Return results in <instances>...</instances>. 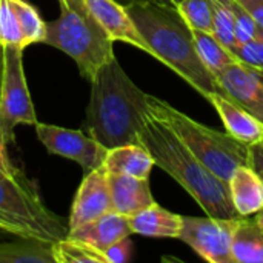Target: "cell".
<instances>
[{"mask_svg":"<svg viewBox=\"0 0 263 263\" xmlns=\"http://www.w3.org/2000/svg\"><path fill=\"white\" fill-rule=\"evenodd\" d=\"M91 82L85 128L106 149L139 143V133L149 116L148 94L123 71L116 55L103 63Z\"/></svg>","mask_w":263,"mask_h":263,"instance_id":"1","label":"cell"},{"mask_svg":"<svg viewBox=\"0 0 263 263\" xmlns=\"http://www.w3.org/2000/svg\"><path fill=\"white\" fill-rule=\"evenodd\" d=\"M139 143L153 156L156 166L186 190L206 216L240 217L233 206L228 183L213 174L163 122L149 114L139 133Z\"/></svg>","mask_w":263,"mask_h":263,"instance_id":"2","label":"cell"},{"mask_svg":"<svg viewBox=\"0 0 263 263\" xmlns=\"http://www.w3.org/2000/svg\"><path fill=\"white\" fill-rule=\"evenodd\" d=\"M125 6L154 59L173 69L205 99L219 92L216 79L197 55L193 29L174 5L129 3Z\"/></svg>","mask_w":263,"mask_h":263,"instance_id":"3","label":"cell"},{"mask_svg":"<svg viewBox=\"0 0 263 263\" xmlns=\"http://www.w3.org/2000/svg\"><path fill=\"white\" fill-rule=\"evenodd\" d=\"M148 111L163 122L186 148L219 179L230 182L240 165H250L248 145L230 136L227 131L208 128L183 114L168 102L148 94Z\"/></svg>","mask_w":263,"mask_h":263,"instance_id":"4","label":"cell"},{"mask_svg":"<svg viewBox=\"0 0 263 263\" xmlns=\"http://www.w3.org/2000/svg\"><path fill=\"white\" fill-rule=\"evenodd\" d=\"M0 231L20 239L55 243L68 236V222L43 203L39 188L22 171H0Z\"/></svg>","mask_w":263,"mask_h":263,"instance_id":"5","label":"cell"},{"mask_svg":"<svg viewBox=\"0 0 263 263\" xmlns=\"http://www.w3.org/2000/svg\"><path fill=\"white\" fill-rule=\"evenodd\" d=\"M60 15L46 23L43 43L69 55L82 77L91 80L99 68L114 57L112 40L105 34L85 0H59Z\"/></svg>","mask_w":263,"mask_h":263,"instance_id":"6","label":"cell"},{"mask_svg":"<svg viewBox=\"0 0 263 263\" xmlns=\"http://www.w3.org/2000/svg\"><path fill=\"white\" fill-rule=\"evenodd\" d=\"M22 46H3V63L0 79V125L6 142L14 139V128L20 123L37 125V116L28 91L23 69Z\"/></svg>","mask_w":263,"mask_h":263,"instance_id":"7","label":"cell"},{"mask_svg":"<svg viewBox=\"0 0 263 263\" xmlns=\"http://www.w3.org/2000/svg\"><path fill=\"white\" fill-rule=\"evenodd\" d=\"M239 219L182 216V231L179 239L206 262L234 263L231 245Z\"/></svg>","mask_w":263,"mask_h":263,"instance_id":"8","label":"cell"},{"mask_svg":"<svg viewBox=\"0 0 263 263\" xmlns=\"http://www.w3.org/2000/svg\"><path fill=\"white\" fill-rule=\"evenodd\" d=\"M35 134L51 154L77 162L82 166L83 174L100 168L108 153L105 146L82 131L37 122Z\"/></svg>","mask_w":263,"mask_h":263,"instance_id":"9","label":"cell"},{"mask_svg":"<svg viewBox=\"0 0 263 263\" xmlns=\"http://www.w3.org/2000/svg\"><path fill=\"white\" fill-rule=\"evenodd\" d=\"M83 176L85 177L77 190L71 206L68 231H72L80 225L112 211L108 171L105 170V166L102 165L100 168Z\"/></svg>","mask_w":263,"mask_h":263,"instance_id":"10","label":"cell"},{"mask_svg":"<svg viewBox=\"0 0 263 263\" xmlns=\"http://www.w3.org/2000/svg\"><path fill=\"white\" fill-rule=\"evenodd\" d=\"M219 92L263 122V76L236 62L216 77Z\"/></svg>","mask_w":263,"mask_h":263,"instance_id":"11","label":"cell"},{"mask_svg":"<svg viewBox=\"0 0 263 263\" xmlns=\"http://www.w3.org/2000/svg\"><path fill=\"white\" fill-rule=\"evenodd\" d=\"M85 5L112 42L133 45L151 55L148 43L139 32L125 5L117 0H85Z\"/></svg>","mask_w":263,"mask_h":263,"instance_id":"12","label":"cell"},{"mask_svg":"<svg viewBox=\"0 0 263 263\" xmlns=\"http://www.w3.org/2000/svg\"><path fill=\"white\" fill-rule=\"evenodd\" d=\"M206 100L219 112L225 131L242 143L251 146L263 140V122L239 106L236 102L223 96L222 92H213Z\"/></svg>","mask_w":263,"mask_h":263,"instance_id":"13","label":"cell"},{"mask_svg":"<svg viewBox=\"0 0 263 263\" xmlns=\"http://www.w3.org/2000/svg\"><path fill=\"white\" fill-rule=\"evenodd\" d=\"M133 234L128 216H123L117 211H109L91 222L80 225L79 228L68 231V236L80 242L88 243L89 247L105 251L112 243L129 237Z\"/></svg>","mask_w":263,"mask_h":263,"instance_id":"14","label":"cell"},{"mask_svg":"<svg viewBox=\"0 0 263 263\" xmlns=\"http://www.w3.org/2000/svg\"><path fill=\"white\" fill-rule=\"evenodd\" d=\"M108 183L112 210L123 216L129 217L156 202L148 179L108 173Z\"/></svg>","mask_w":263,"mask_h":263,"instance_id":"15","label":"cell"},{"mask_svg":"<svg viewBox=\"0 0 263 263\" xmlns=\"http://www.w3.org/2000/svg\"><path fill=\"white\" fill-rule=\"evenodd\" d=\"M228 188L233 206L240 217H253L263 210V179L250 165L236 168Z\"/></svg>","mask_w":263,"mask_h":263,"instance_id":"16","label":"cell"},{"mask_svg":"<svg viewBox=\"0 0 263 263\" xmlns=\"http://www.w3.org/2000/svg\"><path fill=\"white\" fill-rule=\"evenodd\" d=\"M133 234L157 239H179L182 231V216L153 203L148 208L128 217Z\"/></svg>","mask_w":263,"mask_h":263,"instance_id":"17","label":"cell"},{"mask_svg":"<svg viewBox=\"0 0 263 263\" xmlns=\"http://www.w3.org/2000/svg\"><path fill=\"white\" fill-rule=\"evenodd\" d=\"M103 166L109 174H125L148 179L156 163L145 146L140 143H131L108 149Z\"/></svg>","mask_w":263,"mask_h":263,"instance_id":"18","label":"cell"},{"mask_svg":"<svg viewBox=\"0 0 263 263\" xmlns=\"http://www.w3.org/2000/svg\"><path fill=\"white\" fill-rule=\"evenodd\" d=\"M231 256L234 263H263V227L256 219H239L233 237Z\"/></svg>","mask_w":263,"mask_h":263,"instance_id":"19","label":"cell"},{"mask_svg":"<svg viewBox=\"0 0 263 263\" xmlns=\"http://www.w3.org/2000/svg\"><path fill=\"white\" fill-rule=\"evenodd\" d=\"M193 39H194L196 51H197L200 62L213 74L214 79L228 65L239 62L236 55L225 45H222L213 32L193 29Z\"/></svg>","mask_w":263,"mask_h":263,"instance_id":"20","label":"cell"},{"mask_svg":"<svg viewBox=\"0 0 263 263\" xmlns=\"http://www.w3.org/2000/svg\"><path fill=\"white\" fill-rule=\"evenodd\" d=\"M0 263H55L52 243L20 239L0 242Z\"/></svg>","mask_w":263,"mask_h":263,"instance_id":"21","label":"cell"},{"mask_svg":"<svg viewBox=\"0 0 263 263\" xmlns=\"http://www.w3.org/2000/svg\"><path fill=\"white\" fill-rule=\"evenodd\" d=\"M55 263H106L105 254L69 236L52 243Z\"/></svg>","mask_w":263,"mask_h":263,"instance_id":"22","label":"cell"},{"mask_svg":"<svg viewBox=\"0 0 263 263\" xmlns=\"http://www.w3.org/2000/svg\"><path fill=\"white\" fill-rule=\"evenodd\" d=\"M17 15V22L23 35L25 46L34 43H43L46 35V23L43 22L39 11L26 0H9Z\"/></svg>","mask_w":263,"mask_h":263,"instance_id":"23","label":"cell"},{"mask_svg":"<svg viewBox=\"0 0 263 263\" xmlns=\"http://www.w3.org/2000/svg\"><path fill=\"white\" fill-rule=\"evenodd\" d=\"M213 5V34L230 51L236 46L234 12L231 0H211Z\"/></svg>","mask_w":263,"mask_h":263,"instance_id":"24","label":"cell"},{"mask_svg":"<svg viewBox=\"0 0 263 263\" xmlns=\"http://www.w3.org/2000/svg\"><path fill=\"white\" fill-rule=\"evenodd\" d=\"M176 8L191 29L213 32L211 0H182Z\"/></svg>","mask_w":263,"mask_h":263,"instance_id":"25","label":"cell"},{"mask_svg":"<svg viewBox=\"0 0 263 263\" xmlns=\"http://www.w3.org/2000/svg\"><path fill=\"white\" fill-rule=\"evenodd\" d=\"M0 45L2 46L15 45V46L26 48L17 22V15L9 0H0Z\"/></svg>","mask_w":263,"mask_h":263,"instance_id":"26","label":"cell"},{"mask_svg":"<svg viewBox=\"0 0 263 263\" xmlns=\"http://www.w3.org/2000/svg\"><path fill=\"white\" fill-rule=\"evenodd\" d=\"M231 52L236 55V59L250 66L251 69H254L256 72H259L263 76V29L259 28L257 34L254 39H251L247 43L242 45H236Z\"/></svg>","mask_w":263,"mask_h":263,"instance_id":"27","label":"cell"},{"mask_svg":"<svg viewBox=\"0 0 263 263\" xmlns=\"http://www.w3.org/2000/svg\"><path fill=\"white\" fill-rule=\"evenodd\" d=\"M231 8L234 12V39L236 45H242L256 37L259 25L248 14V11L236 0H231Z\"/></svg>","mask_w":263,"mask_h":263,"instance_id":"28","label":"cell"},{"mask_svg":"<svg viewBox=\"0 0 263 263\" xmlns=\"http://www.w3.org/2000/svg\"><path fill=\"white\" fill-rule=\"evenodd\" d=\"M133 251V242L129 237H125L116 243H112L109 248L103 251L106 263H125L128 262Z\"/></svg>","mask_w":263,"mask_h":263,"instance_id":"29","label":"cell"},{"mask_svg":"<svg viewBox=\"0 0 263 263\" xmlns=\"http://www.w3.org/2000/svg\"><path fill=\"white\" fill-rule=\"evenodd\" d=\"M6 137H5V133L2 129V125H0V171L6 173V174H15L18 173L20 170H17L12 162L9 160L8 157V151H6Z\"/></svg>","mask_w":263,"mask_h":263,"instance_id":"30","label":"cell"},{"mask_svg":"<svg viewBox=\"0 0 263 263\" xmlns=\"http://www.w3.org/2000/svg\"><path fill=\"white\" fill-rule=\"evenodd\" d=\"M250 151V166L263 179V140L248 146Z\"/></svg>","mask_w":263,"mask_h":263,"instance_id":"31","label":"cell"},{"mask_svg":"<svg viewBox=\"0 0 263 263\" xmlns=\"http://www.w3.org/2000/svg\"><path fill=\"white\" fill-rule=\"evenodd\" d=\"M236 2H239L248 11V14L259 25V28L263 29V0H236Z\"/></svg>","mask_w":263,"mask_h":263,"instance_id":"32","label":"cell"},{"mask_svg":"<svg viewBox=\"0 0 263 263\" xmlns=\"http://www.w3.org/2000/svg\"><path fill=\"white\" fill-rule=\"evenodd\" d=\"M125 5L129 3H159V5H173L170 0H122Z\"/></svg>","mask_w":263,"mask_h":263,"instance_id":"33","label":"cell"},{"mask_svg":"<svg viewBox=\"0 0 263 263\" xmlns=\"http://www.w3.org/2000/svg\"><path fill=\"white\" fill-rule=\"evenodd\" d=\"M2 63H3V46H0V79H2Z\"/></svg>","mask_w":263,"mask_h":263,"instance_id":"34","label":"cell"},{"mask_svg":"<svg viewBox=\"0 0 263 263\" xmlns=\"http://www.w3.org/2000/svg\"><path fill=\"white\" fill-rule=\"evenodd\" d=\"M170 2H171V3H173L174 6H177V5H179V3H180L182 0H170Z\"/></svg>","mask_w":263,"mask_h":263,"instance_id":"35","label":"cell"},{"mask_svg":"<svg viewBox=\"0 0 263 263\" xmlns=\"http://www.w3.org/2000/svg\"><path fill=\"white\" fill-rule=\"evenodd\" d=\"M0 46H2V45H0Z\"/></svg>","mask_w":263,"mask_h":263,"instance_id":"36","label":"cell"}]
</instances>
